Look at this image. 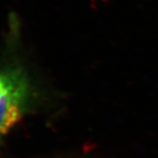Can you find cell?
<instances>
[{"label":"cell","instance_id":"obj_1","mask_svg":"<svg viewBox=\"0 0 158 158\" xmlns=\"http://www.w3.org/2000/svg\"><path fill=\"white\" fill-rule=\"evenodd\" d=\"M22 47L19 25L10 22L0 48V144L19 122L49 100Z\"/></svg>","mask_w":158,"mask_h":158}]
</instances>
